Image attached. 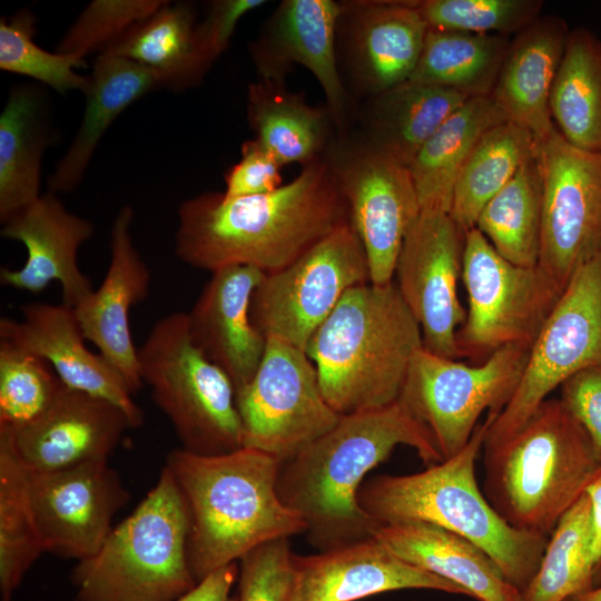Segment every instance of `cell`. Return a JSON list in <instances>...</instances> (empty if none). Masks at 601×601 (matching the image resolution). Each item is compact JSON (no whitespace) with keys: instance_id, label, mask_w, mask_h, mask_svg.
I'll use <instances>...</instances> for the list:
<instances>
[{"instance_id":"obj_17","label":"cell","mask_w":601,"mask_h":601,"mask_svg":"<svg viewBox=\"0 0 601 601\" xmlns=\"http://www.w3.org/2000/svg\"><path fill=\"white\" fill-rule=\"evenodd\" d=\"M28 484L46 552L78 561L101 546L115 514L130 500L106 460L52 472L28 471Z\"/></svg>"},{"instance_id":"obj_9","label":"cell","mask_w":601,"mask_h":601,"mask_svg":"<svg viewBox=\"0 0 601 601\" xmlns=\"http://www.w3.org/2000/svg\"><path fill=\"white\" fill-rule=\"evenodd\" d=\"M529 352L509 345L469 365L422 347L411 361L397 401L428 430L443 460L450 459L466 446L483 412L494 421L505 407Z\"/></svg>"},{"instance_id":"obj_37","label":"cell","mask_w":601,"mask_h":601,"mask_svg":"<svg viewBox=\"0 0 601 601\" xmlns=\"http://www.w3.org/2000/svg\"><path fill=\"white\" fill-rule=\"evenodd\" d=\"M46 552L29 494L28 470L12 432L0 425V598L11 601L27 571Z\"/></svg>"},{"instance_id":"obj_8","label":"cell","mask_w":601,"mask_h":601,"mask_svg":"<svg viewBox=\"0 0 601 601\" xmlns=\"http://www.w3.org/2000/svg\"><path fill=\"white\" fill-rule=\"evenodd\" d=\"M142 384L170 421L184 450L219 455L243 447L235 387L195 344L185 312L158 319L138 348Z\"/></svg>"},{"instance_id":"obj_32","label":"cell","mask_w":601,"mask_h":601,"mask_svg":"<svg viewBox=\"0 0 601 601\" xmlns=\"http://www.w3.org/2000/svg\"><path fill=\"white\" fill-rule=\"evenodd\" d=\"M247 119L254 139L282 166L321 158L333 121L328 110L308 105L280 80L263 78L248 86Z\"/></svg>"},{"instance_id":"obj_7","label":"cell","mask_w":601,"mask_h":601,"mask_svg":"<svg viewBox=\"0 0 601 601\" xmlns=\"http://www.w3.org/2000/svg\"><path fill=\"white\" fill-rule=\"evenodd\" d=\"M189 519L165 465L135 511L101 546L79 560L71 580L76 601H176L198 583L188 555Z\"/></svg>"},{"instance_id":"obj_29","label":"cell","mask_w":601,"mask_h":601,"mask_svg":"<svg viewBox=\"0 0 601 601\" xmlns=\"http://www.w3.org/2000/svg\"><path fill=\"white\" fill-rule=\"evenodd\" d=\"M45 88L12 87L0 115V221L40 195L45 150L52 139Z\"/></svg>"},{"instance_id":"obj_5","label":"cell","mask_w":601,"mask_h":601,"mask_svg":"<svg viewBox=\"0 0 601 601\" xmlns=\"http://www.w3.org/2000/svg\"><path fill=\"white\" fill-rule=\"evenodd\" d=\"M489 415L454 456L407 475H380L359 489L358 502L377 523L420 521L456 533L481 548L521 592L539 569L549 536L508 524L480 490L475 463Z\"/></svg>"},{"instance_id":"obj_21","label":"cell","mask_w":601,"mask_h":601,"mask_svg":"<svg viewBox=\"0 0 601 601\" xmlns=\"http://www.w3.org/2000/svg\"><path fill=\"white\" fill-rule=\"evenodd\" d=\"M93 230L88 219L69 211L56 194L41 195L2 223L1 236L22 243L27 259L19 269L1 268V284L38 294L58 282L62 304L76 307L93 290L78 264L79 248Z\"/></svg>"},{"instance_id":"obj_2","label":"cell","mask_w":601,"mask_h":601,"mask_svg":"<svg viewBox=\"0 0 601 601\" xmlns=\"http://www.w3.org/2000/svg\"><path fill=\"white\" fill-rule=\"evenodd\" d=\"M397 445L414 449L422 461H443L428 430L400 402L341 415L336 425L282 463L277 492L307 525L322 550L373 536L378 526L358 502L366 474Z\"/></svg>"},{"instance_id":"obj_50","label":"cell","mask_w":601,"mask_h":601,"mask_svg":"<svg viewBox=\"0 0 601 601\" xmlns=\"http://www.w3.org/2000/svg\"><path fill=\"white\" fill-rule=\"evenodd\" d=\"M565 601H601V584L572 595Z\"/></svg>"},{"instance_id":"obj_43","label":"cell","mask_w":601,"mask_h":601,"mask_svg":"<svg viewBox=\"0 0 601 601\" xmlns=\"http://www.w3.org/2000/svg\"><path fill=\"white\" fill-rule=\"evenodd\" d=\"M166 3V0H93L68 29L57 51L82 59L93 52L99 55Z\"/></svg>"},{"instance_id":"obj_36","label":"cell","mask_w":601,"mask_h":601,"mask_svg":"<svg viewBox=\"0 0 601 601\" xmlns=\"http://www.w3.org/2000/svg\"><path fill=\"white\" fill-rule=\"evenodd\" d=\"M534 152V137L505 121L489 129L464 161L453 189L450 215L466 233L483 207Z\"/></svg>"},{"instance_id":"obj_12","label":"cell","mask_w":601,"mask_h":601,"mask_svg":"<svg viewBox=\"0 0 601 601\" xmlns=\"http://www.w3.org/2000/svg\"><path fill=\"white\" fill-rule=\"evenodd\" d=\"M368 282L364 247L348 223L285 268L265 274L253 294L250 318L267 338L305 351L345 293Z\"/></svg>"},{"instance_id":"obj_1","label":"cell","mask_w":601,"mask_h":601,"mask_svg":"<svg viewBox=\"0 0 601 601\" xmlns=\"http://www.w3.org/2000/svg\"><path fill=\"white\" fill-rule=\"evenodd\" d=\"M348 223L332 164L321 157L269 194L227 198L205 191L184 200L178 208L175 254L210 273L250 266L270 274Z\"/></svg>"},{"instance_id":"obj_45","label":"cell","mask_w":601,"mask_h":601,"mask_svg":"<svg viewBox=\"0 0 601 601\" xmlns=\"http://www.w3.org/2000/svg\"><path fill=\"white\" fill-rule=\"evenodd\" d=\"M282 165L254 138L242 146V157L225 175L224 196L238 198L269 194L283 184Z\"/></svg>"},{"instance_id":"obj_3","label":"cell","mask_w":601,"mask_h":601,"mask_svg":"<svg viewBox=\"0 0 601 601\" xmlns=\"http://www.w3.org/2000/svg\"><path fill=\"white\" fill-rule=\"evenodd\" d=\"M189 519L188 555L197 582L253 549L307 531L277 492L282 462L242 447L219 455L184 449L167 455Z\"/></svg>"},{"instance_id":"obj_33","label":"cell","mask_w":601,"mask_h":601,"mask_svg":"<svg viewBox=\"0 0 601 601\" xmlns=\"http://www.w3.org/2000/svg\"><path fill=\"white\" fill-rule=\"evenodd\" d=\"M467 99L454 90L407 80L374 96L367 140L410 167L427 139Z\"/></svg>"},{"instance_id":"obj_30","label":"cell","mask_w":601,"mask_h":601,"mask_svg":"<svg viewBox=\"0 0 601 601\" xmlns=\"http://www.w3.org/2000/svg\"><path fill=\"white\" fill-rule=\"evenodd\" d=\"M508 121L491 96L473 97L427 139L408 169L421 210L450 213L457 175L480 138Z\"/></svg>"},{"instance_id":"obj_18","label":"cell","mask_w":601,"mask_h":601,"mask_svg":"<svg viewBox=\"0 0 601 601\" xmlns=\"http://www.w3.org/2000/svg\"><path fill=\"white\" fill-rule=\"evenodd\" d=\"M129 428V417L117 405L63 384L37 418L10 430L26 469L52 472L107 461Z\"/></svg>"},{"instance_id":"obj_34","label":"cell","mask_w":601,"mask_h":601,"mask_svg":"<svg viewBox=\"0 0 601 601\" xmlns=\"http://www.w3.org/2000/svg\"><path fill=\"white\" fill-rule=\"evenodd\" d=\"M550 111L565 140L601 154V39L589 29L569 33L551 89Z\"/></svg>"},{"instance_id":"obj_48","label":"cell","mask_w":601,"mask_h":601,"mask_svg":"<svg viewBox=\"0 0 601 601\" xmlns=\"http://www.w3.org/2000/svg\"><path fill=\"white\" fill-rule=\"evenodd\" d=\"M238 574L236 562L217 569L176 601H237V597L231 594V589Z\"/></svg>"},{"instance_id":"obj_16","label":"cell","mask_w":601,"mask_h":601,"mask_svg":"<svg viewBox=\"0 0 601 601\" xmlns=\"http://www.w3.org/2000/svg\"><path fill=\"white\" fill-rule=\"evenodd\" d=\"M465 231L450 213L421 210L400 250L397 289L418 323L423 346L460 358L456 334L466 318L457 294Z\"/></svg>"},{"instance_id":"obj_35","label":"cell","mask_w":601,"mask_h":601,"mask_svg":"<svg viewBox=\"0 0 601 601\" xmlns=\"http://www.w3.org/2000/svg\"><path fill=\"white\" fill-rule=\"evenodd\" d=\"M511 40L503 35L428 29L410 81L491 96Z\"/></svg>"},{"instance_id":"obj_4","label":"cell","mask_w":601,"mask_h":601,"mask_svg":"<svg viewBox=\"0 0 601 601\" xmlns=\"http://www.w3.org/2000/svg\"><path fill=\"white\" fill-rule=\"evenodd\" d=\"M423 346L418 323L394 282L347 290L306 346L322 393L339 415L395 403Z\"/></svg>"},{"instance_id":"obj_31","label":"cell","mask_w":601,"mask_h":601,"mask_svg":"<svg viewBox=\"0 0 601 601\" xmlns=\"http://www.w3.org/2000/svg\"><path fill=\"white\" fill-rule=\"evenodd\" d=\"M197 22L194 4L167 1L101 53L137 62L158 76L161 88L180 91L207 71L196 43Z\"/></svg>"},{"instance_id":"obj_6","label":"cell","mask_w":601,"mask_h":601,"mask_svg":"<svg viewBox=\"0 0 601 601\" xmlns=\"http://www.w3.org/2000/svg\"><path fill=\"white\" fill-rule=\"evenodd\" d=\"M483 450L491 506L511 526L546 536L601 466L560 398H546L518 431Z\"/></svg>"},{"instance_id":"obj_25","label":"cell","mask_w":601,"mask_h":601,"mask_svg":"<svg viewBox=\"0 0 601 601\" xmlns=\"http://www.w3.org/2000/svg\"><path fill=\"white\" fill-rule=\"evenodd\" d=\"M355 80L373 96L407 81L420 60L427 26L417 1L342 3Z\"/></svg>"},{"instance_id":"obj_19","label":"cell","mask_w":601,"mask_h":601,"mask_svg":"<svg viewBox=\"0 0 601 601\" xmlns=\"http://www.w3.org/2000/svg\"><path fill=\"white\" fill-rule=\"evenodd\" d=\"M21 316L20 321L0 319V341L45 359L65 385L114 403L127 414L132 428L142 424V411L124 377L85 344L72 307L29 303L21 306Z\"/></svg>"},{"instance_id":"obj_40","label":"cell","mask_w":601,"mask_h":601,"mask_svg":"<svg viewBox=\"0 0 601 601\" xmlns=\"http://www.w3.org/2000/svg\"><path fill=\"white\" fill-rule=\"evenodd\" d=\"M35 16L28 9L0 21V69L26 76L59 93L83 91L88 76L76 71L86 60L58 51L50 52L35 42Z\"/></svg>"},{"instance_id":"obj_20","label":"cell","mask_w":601,"mask_h":601,"mask_svg":"<svg viewBox=\"0 0 601 601\" xmlns=\"http://www.w3.org/2000/svg\"><path fill=\"white\" fill-rule=\"evenodd\" d=\"M134 209L120 208L110 231V259L97 289L73 307L83 336L124 377L134 394L142 386L130 311L150 288V270L134 244Z\"/></svg>"},{"instance_id":"obj_39","label":"cell","mask_w":601,"mask_h":601,"mask_svg":"<svg viewBox=\"0 0 601 601\" xmlns=\"http://www.w3.org/2000/svg\"><path fill=\"white\" fill-rule=\"evenodd\" d=\"M594 585L591 558V509L585 493L549 535L522 601H565Z\"/></svg>"},{"instance_id":"obj_14","label":"cell","mask_w":601,"mask_h":601,"mask_svg":"<svg viewBox=\"0 0 601 601\" xmlns=\"http://www.w3.org/2000/svg\"><path fill=\"white\" fill-rule=\"evenodd\" d=\"M534 156L542 183L538 266L563 292L601 253V154L574 147L554 127L534 138Z\"/></svg>"},{"instance_id":"obj_10","label":"cell","mask_w":601,"mask_h":601,"mask_svg":"<svg viewBox=\"0 0 601 601\" xmlns=\"http://www.w3.org/2000/svg\"><path fill=\"white\" fill-rule=\"evenodd\" d=\"M461 278L467 311L456 339L461 357L473 359L509 345L530 349L562 294L539 266L510 263L475 227L465 233Z\"/></svg>"},{"instance_id":"obj_27","label":"cell","mask_w":601,"mask_h":601,"mask_svg":"<svg viewBox=\"0 0 601 601\" xmlns=\"http://www.w3.org/2000/svg\"><path fill=\"white\" fill-rule=\"evenodd\" d=\"M373 536L403 561L456 584L477 601H522L496 563L456 533L404 521L378 524Z\"/></svg>"},{"instance_id":"obj_11","label":"cell","mask_w":601,"mask_h":601,"mask_svg":"<svg viewBox=\"0 0 601 601\" xmlns=\"http://www.w3.org/2000/svg\"><path fill=\"white\" fill-rule=\"evenodd\" d=\"M601 367V253L571 277L534 339L520 382L491 421L484 444L518 431L550 393L581 371Z\"/></svg>"},{"instance_id":"obj_22","label":"cell","mask_w":601,"mask_h":601,"mask_svg":"<svg viewBox=\"0 0 601 601\" xmlns=\"http://www.w3.org/2000/svg\"><path fill=\"white\" fill-rule=\"evenodd\" d=\"M342 4L332 0H285L250 46L260 78L280 80L294 63L317 79L333 122L346 124L348 96L338 71L335 38Z\"/></svg>"},{"instance_id":"obj_13","label":"cell","mask_w":601,"mask_h":601,"mask_svg":"<svg viewBox=\"0 0 601 601\" xmlns=\"http://www.w3.org/2000/svg\"><path fill=\"white\" fill-rule=\"evenodd\" d=\"M243 447L282 463L333 428L341 415L325 400L313 361L285 341L267 338L253 380L236 392Z\"/></svg>"},{"instance_id":"obj_41","label":"cell","mask_w":601,"mask_h":601,"mask_svg":"<svg viewBox=\"0 0 601 601\" xmlns=\"http://www.w3.org/2000/svg\"><path fill=\"white\" fill-rule=\"evenodd\" d=\"M62 385L45 359L0 341V425L17 430L32 422Z\"/></svg>"},{"instance_id":"obj_49","label":"cell","mask_w":601,"mask_h":601,"mask_svg":"<svg viewBox=\"0 0 601 601\" xmlns=\"http://www.w3.org/2000/svg\"><path fill=\"white\" fill-rule=\"evenodd\" d=\"M585 495L591 509V558L594 585L601 584V466L589 482Z\"/></svg>"},{"instance_id":"obj_15","label":"cell","mask_w":601,"mask_h":601,"mask_svg":"<svg viewBox=\"0 0 601 601\" xmlns=\"http://www.w3.org/2000/svg\"><path fill=\"white\" fill-rule=\"evenodd\" d=\"M327 157L364 247L371 283L393 282L404 238L421 213L408 167L367 139L334 146Z\"/></svg>"},{"instance_id":"obj_24","label":"cell","mask_w":601,"mask_h":601,"mask_svg":"<svg viewBox=\"0 0 601 601\" xmlns=\"http://www.w3.org/2000/svg\"><path fill=\"white\" fill-rule=\"evenodd\" d=\"M264 273L250 266H229L211 273L187 313L193 341L230 378L235 393L255 376L267 337L250 318L253 294Z\"/></svg>"},{"instance_id":"obj_38","label":"cell","mask_w":601,"mask_h":601,"mask_svg":"<svg viewBox=\"0 0 601 601\" xmlns=\"http://www.w3.org/2000/svg\"><path fill=\"white\" fill-rule=\"evenodd\" d=\"M542 225V183L533 155L483 207L475 228L510 263L538 266Z\"/></svg>"},{"instance_id":"obj_23","label":"cell","mask_w":601,"mask_h":601,"mask_svg":"<svg viewBox=\"0 0 601 601\" xmlns=\"http://www.w3.org/2000/svg\"><path fill=\"white\" fill-rule=\"evenodd\" d=\"M404 589L467 597L456 584L403 561L370 536L318 554L295 555L287 601H356Z\"/></svg>"},{"instance_id":"obj_47","label":"cell","mask_w":601,"mask_h":601,"mask_svg":"<svg viewBox=\"0 0 601 601\" xmlns=\"http://www.w3.org/2000/svg\"><path fill=\"white\" fill-rule=\"evenodd\" d=\"M560 400L587 433L601 464V367L581 371L566 380Z\"/></svg>"},{"instance_id":"obj_42","label":"cell","mask_w":601,"mask_h":601,"mask_svg":"<svg viewBox=\"0 0 601 601\" xmlns=\"http://www.w3.org/2000/svg\"><path fill=\"white\" fill-rule=\"evenodd\" d=\"M541 0H422L417 9L428 29L481 35L519 33L541 14Z\"/></svg>"},{"instance_id":"obj_46","label":"cell","mask_w":601,"mask_h":601,"mask_svg":"<svg viewBox=\"0 0 601 601\" xmlns=\"http://www.w3.org/2000/svg\"><path fill=\"white\" fill-rule=\"evenodd\" d=\"M263 0L211 1L204 19L196 26V43L204 67L211 63L228 48L240 19L262 7Z\"/></svg>"},{"instance_id":"obj_26","label":"cell","mask_w":601,"mask_h":601,"mask_svg":"<svg viewBox=\"0 0 601 601\" xmlns=\"http://www.w3.org/2000/svg\"><path fill=\"white\" fill-rule=\"evenodd\" d=\"M570 30L558 16H540L511 40L491 98L506 120L543 139L554 129L550 95Z\"/></svg>"},{"instance_id":"obj_44","label":"cell","mask_w":601,"mask_h":601,"mask_svg":"<svg viewBox=\"0 0 601 601\" xmlns=\"http://www.w3.org/2000/svg\"><path fill=\"white\" fill-rule=\"evenodd\" d=\"M288 539L266 542L239 561L237 601H287L294 574Z\"/></svg>"},{"instance_id":"obj_28","label":"cell","mask_w":601,"mask_h":601,"mask_svg":"<svg viewBox=\"0 0 601 601\" xmlns=\"http://www.w3.org/2000/svg\"><path fill=\"white\" fill-rule=\"evenodd\" d=\"M87 76L79 129L48 179L49 191L53 194L78 187L111 124L136 100L161 88L152 70L110 53L98 55Z\"/></svg>"}]
</instances>
